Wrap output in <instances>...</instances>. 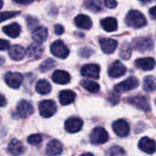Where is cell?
<instances>
[{
    "label": "cell",
    "mask_w": 156,
    "mask_h": 156,
    "mask_svg": "<svg viewBox=\"0 0 156 156\" xmlns=\"http://www.w3.org/2000/svg\"><path fill=\"white\" fill-rule=\"evenodd\" d=\"M125 22L129 27L134 28L143 27L147 24L146 18L144 14L137 10H131L125 17Z\"/></svg>",
    "instance_id": "6da1fadb"
},
{
    "label": "cell",
    "mask_w": 156,
    "mask_h": 156,
    "mask_svg": "<svg viewBox=\"0 0 156 156\" xmlns=\"http://www.w3.org/2000/svg\"><path fill=\"white\" fill-rule=\"evenodd\" d=\"M34 112V108L30 102L27 101L22 100L18 102L16 106V111L14 114L16 119H26L32 115Z\"/></svg>",
    "instance_id": "7a4b0ae2"
},
{
    "label": "cell",
    "mask_w": 156,
    "mask_h": 156,
    "mask_svg": "<svg viewBox=\"0 0 156 156\" xmlns=\"http://www.w3.org/2000/svg\"><path fill=\"white\" fill-rule=\"evenodd\" d=\"M127 102L133 105L134 107L144 111V112H150L151 111L150 101H149L148 98L145 96L139 95V96L130 97L127 99Z\"/></svg>",
    "instance_id": "3957f363"
},
{
    "label": "cell",
    "mask_w": 156,
    "mask_h": 156,
    "mask_svg": "<svg viewBox=\"0 0 156 156\" xmlns=\"http://www.w3.org/2000/svg\"><path fill=\"white\" fill-rule=\"evenodd\" d=\"M109 139L108 133L102 127H96L92 130L90 135V140L93 144H105Z\"/></svg>",
    "instance_id": "277c9868"
},
{
    "label": "cell",
    "mask_w": 156,
    "mask_h": 156,
    "mask_svg": "<svg viewBox=\"0 0 156 156\" xmlns=\"http://www.w3.org/2000/svg\"><path fill=\"white\" fill-rule=\"evenodd\" d=\"M38 110L40 112V115L44 118H49L52 115L55 114L57 111L56 103L51 100H46L39 103Z\"/></svg>",
    "instance_id": "5b68a950"
},
{
    "label": "cell",
    "mask_w": 156,
    "mask_h": 156,
    "mask_svg": "<svg viewBox=\"0 0 156 156\" xmlns=\"http://www.w3.org/2000/svg\"><path fill=\"white\" fill-rule=\"evenodd\" d=\"M133 45L137 50L142 51V52L150 51L154 48V46L153 39L149 37H137L133 40Z\"/></svg>",
    "instance_id": "8992f818"
},
{
    "label": "cell",
    "mask_w": 156,
    "mask_h": 156,
    "mask_svg": "<svg viewBox=\"0 0 156 156\" xmlns=\"http://www.w3.org/2000/svg\"><path fill=\"white\" fill-rule=\"evenodd\" d=\"M139 86V80L135 77H129L127 80L122 81L114 87L116 92H125L136 89Z\"/></svg>",
    "instance_id": "52a82bcc"
},
{
    "label": "cell",
    "mask_w": 156,
    "mask_h": 156,
    "mask_svg": "<svg viewBox=\"0 0 156 156\" xmlns=\"http://www.w3.org/2000/svg\"><path fill=\"white\" fill-rule=\"evenodd\" d=\"M50 51L55 57L59 58H66L69 56V48L61 40H56L55 42H53L50 46Z\"/></svg>",
    "instance_id": "ba28073f"
},
{
    "label": "cell",
    "mask_w": 156,
    "mask_h": 156,
    "mask_svg": "<svg viewBox=\"0 0 156 156\" xmlns=\"http://www.w3.org/2000/svg\"><path fill=\"white\" fill-rule=\"evenodd\" d=\"M5 81L10 88L17 89L23 81V76L18 72H7L5 75Z\"/></svg>",
    "instance_id": "9c48e42d"
},
{
    "label": "cell",
    "mask_w": 156,
    "mask_h": 156,
    "mask_svg": "<svg viewBox=\"0 0 156 156\" xmlns=\"http://www.w3.org/2000/svg\"><path fill=\"white\" fill-rule=\"evenodd\" d=\"M112 130L120 137H126L130 133V126L124 120H117L112 124Z\"/></svg>",
    "instance_id": "30bf717a"
},
{
    "label": "cell",
    "mask_w": 156,
    "mask_h": 156,
    "mask_svg": "<svg viewBox=\"0 0 156 156\" xmlns=\"http://www.w3.org/2000/svg\"><path fill=\"white\" fill-rule=\"evenodd\" d=\"M83 126V122L80 118L78 117H70L65 122V129L67 132L70 133H78L81 130Z\"/></svg>",
    "instance_id": "8fae6325"
},
{
    "label": "cell",
    "mask_w": 156,
    "mask_h": 156,
    "mask_svg": "<svg viewBox=\"0 0 156 156\" xmlns=\"http://www.w3.org/2000/svg\"><path fill=\"white\" fill-rule=\"evenodd\" d=\"M126 73L125 66L119 60L114 61L108 69V74L112 78H120Z\"/></svg>",
    "instance_id": "7c38bea8"
},
{
    "label": "cell",
    "mask_w": 156,
    "mask_h": 156,
    "mask_svg": "<svg viewBox=\"0 0 156 156\" xmlns=\"http://www.w3.org/2000/svg\"><path fill=\"white\" fill-rule=\"evenodd\" d=\"M100 66L97 64H87L82 67L80 73L84 77L99 79L100 77Z\"/></svg>",
    "instance_id": "4fadbf2b"
},
{
    "label": "cell",
    "mask_w": 156,
    "mask_h": 156,
    "mask_svg": "<svg viewBox=\"0 0 156 156\" xmlns=\"http://www.w3.org/2000/svg\"><path fill=\"white\" fill-rule=\"evenodd\" d=\"M139 148L149 154H153L156 151V144L155 142L148 137H144L139 142Z\"/></svg>",
    "instance_id": "5bb4252c"
},
{
    "label": "cell",
    "mask_w": 156,
    "mask_h": 156,
    "mask_svg": "<svg viewBox=\"0 0 156 156\" xmlns=\"http://www.w3.org/2000/svg\"><path fill=\"white\" fill-rule=\"evenodd\" d=\"M44 52V48L41 46V43L39 42H34L32 43L27 49V55L29 58H39Z\"/></svg>",
    "instance_id": "9a60e30c"
},
{
    "label": "cell",
    "mask_w": 156,
    "mask_h": 156,
    "mask_svg": "<svg viewBox=\"0 0 156 156\" xmlns=\"http://www.w3.org/2000/svg\"><path fill=\"white\" fill-rule=\"evenodd\" d=\"M99 42L101 50L106 54H112V52H114V50L118 46V42L115 39H112V38H101Z\"/></svg>",
    "instance_id": "2e32d148"
},
{
    "label": "cell",
    "mask_w": 156,
    "mask_h": 156,
    "mask_svg": "<svg viewBox=\"0 0 156 156\" xmlns=\"http://www.w3.org/2000/svg\"><path fill=\"white\" fill-rule=\"evenodd\" d=\"M62 151L63 147L61 143L58 140H52L47 145L46 154L48 155H58L62 154Z\"/></svg>",
    "instance_id": "e0dca14e"
},
{
    "label": "cell",
    "mask_w": 156,
    "mask_h": 156,
    "mask_svg": "<svg viewBox=\"0 0 156 156\" xmlns=\"http://www.w3.org/2000/svg\"><path fill=\"white\" fill-rule=\"evenodd\" d=\"M8 53H9V57L12 59L16 60V61L23 59L25 57V54H27L25 51V48L19 45H14V46L10 47Z\"/></svg>",
    "instance_id": "ac0fdd59"
},
{
    "label": "cell",
    "mask_w": 156,
    "mask_h": 156,
    "mask_svg": "<svg viewBox=\"0 0 156 156\" xmlns=\"http://www.w3.org/2000/svg\"><path fill=\"white\" fill-rule=\"evenodd\" d=\"M135 66L143 70H152L155 67V60L153 58H143L135 61Z\"/></svg>",
    "instance_id": "d6986e66"
},
{
    "label": "cell",
    "mask_w": 156,
    "mask_h": 156,
    "mask_svg": "<svg viewBox=\"0 0 156 156\" xmlns=\"http://www.w3.org/2000/svg\"><path fill=\"white\" fill-rule=\"evenodd\" d=\"M52 80L57 84H68L70 81V76L64 70H56L52 74Z\"/></svg>",
    "instance_id": "ffe728a7"
},
{
    "label": "cell",
    "mask_w": 156,
    "mask_h": 156,
    "mask_svg": "<svg viewBox=\"0 0 156 156\" xmlns=\"http://www.w3.org/2000/svg\"><path fill=\"white\" fill-rule=\"evenodd\" d=\"M7 150L12 155H21L25 153V147L18 140H12L8 144Z\"/></svg>",
    "instance_id": "44dd1931"
},
{
    "label": "cell",
    "mask_w": 156,
    "mask_h": 156,
    "mask_svg": "<svg viewBox=\"0 0 156 156\" xmlns=\"http://www.w3.org/2000/svg\"><path fill=\"white\" fill-rule=\"evenodd\" d=\"M75 24L80 28L90 29L92 26V21L90 17L86 15H79L75 17Z\"/></svg>",
    "instance_id": "7402d4cb"
},
{
    "label": "cell",
    "mask_w": 156,
    "mask_h": 156,
    "mask_svg": "<svg viewBox=\"0 0 156 156\" xmlns=\"http://www.w3.org/2000/svg\"><path fill=\"white\" fill-rule=\"evenodd\" d=\"M3 32L10 37H17L20 34L21 27L17 23H12L10 25L5 26L2 28Z\"/></svg>",
    "instance_id": "603a6c76"
},
{
    "label": "cell",
    "mask_w": 156,
    "mask_h": 156,
    "mask_svg": "<svg viewBox=\"0 0 156 156\" xmlns=\"http://www.w3.org/2000/svg\"><path fill=\"white\" fill-rule=\"evenodd\" d=\"M48 29L44 27H37L32 32V38L39 43L44 42L48 37Z\"/></svg>",
    "instance_id": "cb8c5ba5"
},
{
    "label": "cell",
    "mask_w": 156,
    "mask_h": 156,
    "mask_svg": "<svg viewBox=\"0 0 156 156\" xmlns=\"http://www.w3.org/2000/svg\"><path fill=\"white\" fill-rule=\"evenodd\" d=\"M76 98V93L71 91V90H62L59 93V101L61 105H69L75 101Z\"/></svg>",
    "instance_id": "d4e9b609"
},
{
    "label": "cell",
    "mask_w": 156,
    "mask_h": 156,
    "mask_svg": "<svg viewBox=\"0 0 156 156\" xmlns=\"http://www.w3.org/2000/svg\"><path fill=\"white\" fill-rule=\"evenodd\" d=\"M101 24L102 28L108 32H113L118 28V23L114 17H106L103 20H101Z\"/></svg>",
    "instance_id": "484cf974"
},
{
    "label": "cell",
    "mask_w": 156,
    "mask_h": 156,
    "mask_svg": "<svg viewBox=\"0 0 156 156\" xmlns=\"http://www.w3.org/2000/svg\"><path fill=\"white\" fill-rule=\"evenodd\" d=\"M51 90V86L46 80H40L36 84V91L41 95L48 94Z\"/></svg>",
    "instance_id": "4316f807"
},
{
    "label": "cell",
    "mask_w": 156,
    "mask_h": 156,
    "mask_svg": "<svg viewBox=\"0 0 156 156\" xmlns=\"http://www.w3.org/2000/svg\"><path fill=\"white\" fill-rule=\"evenodd\" d=\"M84 6L92 12H100L102 10V3L100 0H85Z\"/></svg>",
    "instance_id": "83f0119b"
},
{
    "label": "cell",
    "mask_w": 156,
    "mask_h": 156,
    "mask_svg": "<svg viewBox=\"0 0 156 156\" xmlns=\"http://www.w3.org/2000/svg\"><path fill=\"white\" fill-rule=\"evenodd\" d=\"M80 84L86 90H88L91 93H96V92H99V90H100V85L98 83H96L95 81L83 80L80 82Z\"/></svg>",
    "instance_id": "f1b7e54d"
},
{
    "label": "cell",
    "mask_w": 156,
    "mask_h": 156,
    "mask_svg": "<svg viewBox=\"0 0 156 156\" xmlns=\"http://www.w3.org/2000/svg\"><path fill=\"white\" fill-rule=\"evenodd\" d=\"M144 89L148 92H152L156 90V82L152 76H147L144 80Z\"/></svg>",
    "instance_id": "f546056e"
},
{
    "label": "cell",
    "mask_w": 156,
    "mask_h": 156,
    "mask_svg": "<svg viewBox=\"0 0 156 156\" xmlns=\"http://www.w3.org/2000/svg\"><path fill=\"white\" fill-rule=\"evenodd\" d=\"M132 56V46L125 42L122 44L121 49H120V57L122 58V59H129Z\"/></svg>",
    "instance_id": "4dcf8cb0"
},
{
    "label": "cell",
    "mask_w": 156,
    "mask_h": 156,
    "mask_svg": "<svg viewBox=\"0 0 156 156\" xmlns=\"http://www.w3.org/2000/svg\"><path fill=\"white\" fill-rule=\"evenodd\" d=\"M56 66L55 60L52 58H48L46 59L44 62H42L39 66V70L41 72H47L48 70H50L51 69H53Z\"/></svg>",
    "instance_id": "1f68e13d"
},
{
    "label": "cell",
    "mask_w": 156,
    "mask_h": 156,
    "mask_svg": "<svg viewBox=\"0 0 156 156\" xmlns=\"http://www.w3.org/2000/svg\"><path fill=\"white\" fill-rule=\"evenodd\" d=\"M107 154L111 156L123 155V154H125V151L120 146H112L108 150Z\"/></svg>",
    "instance_id": "d6a6232c"
},
{
    "label": "cell",
    "mask_w": 156,
    "mask_h": 156,
    "mask_svg": "<svg viewBox=\"0 0 156 156\" xmlns=\"http://www.w3.org/2000/svg\"><path fill=\"white\" fill-rule=\"evenodd\" d=\"M42 142V136L40 134H32L27 137V143L31 145H38Z\"/></svg>",
    "instance_id": "836d02e7"
},
{
    "label": "cell",
    "mask_w": 156,
    "mask_h": 156,
    "mask_svg": "<svg viewBox=\"0 0 156 156\" xmlns=\"http://www.w3.org/2000/svg\"><path fill=\"white\" fill-rule=\"evenodd\" d=\"M27 28L29 30H34L37 27L38 20L33 16H27Z\"/></svg>",
    "instance_id": "e575fe53"
},
{
    "label": "cell",
    "mask_w": 156,
    "mask_h": 156,
    "mask_svg": "<svg viewBox=\"0 0 156 156\" xmlns=\"http://www.w3.org/2000/svg\"><path fill=\"white\" fill-rule=\"evenodd\" d=\"M16 15H18V12H10V11L2 12L1 13V21L3 22V21H5L6 19H9V18H11V17H13V16H15Z\"/></svg>",
    "instance_id": "d590c367"
},
{
    "label": "cell",
    "mask_w": 156,
    "mask_h": 156,
    "mask_svg": "<svg viewBox=\"0 0 156 156\" xmlns=\"http://www.w3.org/2000/svg\"><path fill=\"white\" fill-rule=\"evenodd\" d=\"M115 92H116V91H115ZM115 92L110 93V95H109V97H108V101H109L110 102H112V104H117V103L119 102V101H120V96H119L117 93H115Z\"/></svg>",
    "instance_id": "8d00e7d4"
},
{
    "label": "cell",
    "mask_w": 156,
    "mask_h": 156,
    "mask_svg": "<svg viewBox=\"0 0 156 156\" xmlns=\"http://www.w3.org/2000/svg\"><path fill=\"white\" fill-rule=\"evenodd\" d=\"M91 54H93V50L90 48H83L82 49L80 50V55L81 57H84V58H88L90 56H91Z\"/></svg>",
    "instance_id": "74e56055"
},
{
    "label": "cell",
    "mask_w": 156,
    "mask_h": 156,
    "mask_svg": "<svg viewBox=\"0 0 156 156\" xmlns=\"http://www.w3.org/2000/svg\"><path fill=\"white\" fill-rule=\"evenodd\" d=\"M104 4L109 8H114L117 6V1L116 0H104Z\"/></svg>",
    "instance_id": "f35d334b"
},
{
    "label": "cell",
    "mask_w": 156,
    "mask_h": 156,
    "mask_svg": "<svg viewBox=\"0 0 156 156\" xmlns=\"http://www.w3.org/2000/svg\"><path fill=\"white\" fill-rule=\"evenodd\" d=\"M10 44L7 40H5V39H1V42H0V48L1 50H5V49H8L10 47Z\"/></svg>",
    "instance_id": "ab89813d"
},
{
    "label": "cell",
    "mask_w": 156,
    "mask_h": 156,
    "mask_svg": "<svg viewBox=\"0 0 156 156\" xmlns=\"http://www.w3.org/2000/svg\"><path fill=\"white\" fill-rule=\"evenodd\" d=\"M54 30H55V33H56L57 35H61V34H63V32H64V27H63L61 25L57 24V25H55V27H54Z\"/></svg>",
    "instance_id": "60d3db41"
},
{
    "label": "cell",
    "mask_w": 156,
    "mask_h": 156,
    "mask_svg": "<svg viewBox=\"0 0 156 156\" xmlns=\"http://www.w3.org/2000/svg\"><path fill=\"white\" fill-rule=\"evenodd\" d=\"M14 2L17 3V4H22V5H27V4H29L31 2H33L34 0H13Z\"/></svg>",
    "instance_id": "b9f144b4"
},
{
    "label": "cell",
    "mask_w": 156,
    "mask_h": 156,
    "mask_svg": "<svg viewBox=\"0 0 156 156\" xmlns=\"http://www.w3.org/2000/svg\"><path fill=\"white\" fill-rule=\"evenodd\" d=\"M149 13H150V15L152 16V17H153V18H156V5L155 6H153V7H151V8H150Z\"/></svg>",
    "instance_id": "7bdbcfd3"
},
{
    "label": "cell",
    "mask_w": 156,
    "mask_h": 156,
    "mask_svg": "<svg viewBox=\"0 0 156 156\" xmlns=\"http://www.w3.org/2000/svg\"><path fill=\"white\" fill-rule=\"evenodd\" d=\"M1 99H2V102H1V106L2 107H4L5 105V97L2 95V97H1Z\"/></svg>",
    "instance_id": "ee69618b"
},
{
    "label": "cell",
    "mask_w": 156,
    "mask_h": 156,
    "mask_svg": "<svg viewBox=\"0 0 156 156\" xmlns=\"http://www.w3.org/2000/svg\"><path fill=\"white\" fill-rule=\"evenodd\" d=\"M142 1H144V2H145V1H149V0H142Z\"/></svg>",
    "instance_id": "f6af8a7d"
},
{
    "label": "cell",
    "mask_w": 156,
    "mask_h": 156,
    "mask_svg": "<svg viewBox=\"0 0 156 156\" xmlns=\"http://www.w3.org/2000/svg\"><path fill=\"white\" fill-rule=\"evenodd\" d=\"M155 103H156V100H155Z\"/></svg>",
    "instance_id": "bcb514c9"
}]
</instances>
